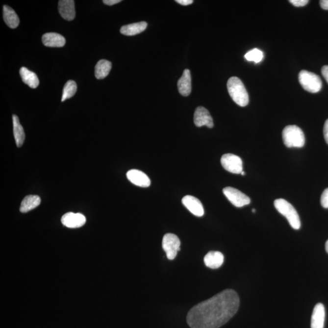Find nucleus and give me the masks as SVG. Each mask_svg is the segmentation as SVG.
<instances>
[{"label":"nucleus","instance_id":"dca6fc26","mask_svg":"<svg viewBox=\"0 0 328 328\" xmlns=\"http://www.w3.org/2000/svg\"><path fill=\"white\" fill-rule=\"evenodd\" d=\"M177 88L180 95L183 96H189L191 93L192 77L190 70H184L182 77L178 80Z\"/></svg>","mask_w":328,"mask_h":328},{"label":"nucleus","instance_id":"7ed1b4c3","mask_svg":"<svg viewBox=\"0 0 328 328\" xmlns=\"http://www.w3.org/2000/svg\"><path fill=\"white\" fill-rule=\"evenodd\" d=\"M274 206L278 212L285 217L294 229L299 230L301 227V220L296 208L286 200L277 199L275 200Z\"/></svg>","mask_w":328,"mask_h":328},{"label":"nucleus","instance_id":"5701e85b","mask_svg":"<svg viewBox=\"0 0 328 328\" xmlns=\"http://www.w3.org/2000/svg\"><path fill=\"white\" fill-rule=\"evenodd\" d=\"M112 65L109 61L106 60H99L95 67V76L98 79L101 80L107 77L111 70Z\"/></svg>","mask_w":328,"mask_h":328},{"label":"nucleus","instance_id":"4be33fe9","mask_svg":"<svg viewBox=\"0 0 328 328\" xmlns=\"http://www.w3.org/2000/svg\"><path fill=\"white\" fill-rule=\"evenodd\" d=\"M14 126V135L15 142L18 147H20L24 145L25 139V133L24 128L20 124L18 116L14 114L12 116Z\"/></svg>","mask_w":328,"mask_h":328},{"label":"nucleus","instance_id":"9d476101","mask_svg":"<svg viewBox=\"0 0 328 328\" xmlns=\"http://www.w3.org/2000/svg\"><path fill=\"white\" fill-rule=\"evenodd\" d=\"M182 202L193 215L198 217H202L204 215V207L202 202L198 198L193 196L187 195L182 198Z\"/></svg>","mask_w":328,"mask_h":328},{"label":"nucleus","instance_id":"a878e982","mask_svg":"<svg viewBox=\"0 0 328 328\" xmlns=\"http://www.w3.org/2000/svg\"><path fill=\"white\" fill-rule=\"evenodd\" d=\"M320 202L322 207L325 208H328V188L325 189L323 192L320 199Z\"/></svg>","mask_w":328,"mask_h":328},{"label":"nucleus","instance_id":"c85d7f7f","mask_svg":"<svg viewBox=\"0 0 328 328\" xmlns=\"http://www.w3.org/2000/svg\"><path fill=\"white\" fill-rule=\"evenodd\" d=\"M322 74L328 83V65H325L322 68Z\"/></svg>","mask_w":328,"mask_h":328},{"label":"nucleus","instance_id":"f8f14e48","mask_svg":"<svg viewBox=\"0 0 328 328\" xmlns=\"http://www.w3.org/2000/svg\"><path fill=\"white\" fill-rule=\"evenodd\" d=\"M128 179L133 184L141 187H148L151 184V179L146 174L138 170H129L126 174Z\"/></svg>","mask_w":328,"mask_h":328},{"label":"nucleus","instance_id":"393cba45","mask_svg":"<svg viewBox=\"0 0 328 328\" xmlns=\"http://www.w3.org/2000/svg\"><path fill=\"white\" fill-rule=\"evenodd\" d=\"M246 59L249 62H254L256 63H260L263 59V52L257 48H255L249 51L245 55Z\"/></svg>","mask_w":328,"mask_h":328},{"label":"nucleus","instance_id":"bb28decb","mask_svg":"<svg viewBox=\"0 0 328 328\" xmlns=\"http://www.w3.org/2000/svg\"><path fill=\"white\" fill-rule=\"evenodd\" d=\"M290 2L296 7H303L308 3V0H290Z\"/></svg>","mask_w":328,"mask_h":328},{"label":"nucleus","instance_id":"f704fd0d","mask_svg":"<svg viewBox=\"0 0 328 328\" xmlns=\"http://www.w3.org/2000/svg\"><path fill=\"white\" fill-rule=\"evenodd\" d=\"M252 211H253V213H255V209H253Z\"/></svg>","mask_w":328,"mask_h":328},{"label":"nucleus","instance_id":"0eeeda50","mask_svg":"<svg viewBox=\"0 0 328 328\" xmlns=\"http://www.w3.org/2000/svg\"><path fill=\"white\" fill-rule=\"evenodd\" d=\"M221 163L224 169L234 174H241L243 172V161L235 154H224L221 159Z\"/></svg>","mask_w":328,"mask_h":328},{"label":"nucleus","instance_id":"c756f323","mask_svg":"<svg viewBox=\"0 0 328 328\" xmlns=\"http://www.w3.org/2000/svg\"><path fill=\"white\" fill-rule=\"evenodd\" d=\"M121 1V0H104L103 2L104 4L108 5V6H113V5L118 4Z\"/></svg>","mask_w":328,"mask_h":328},{"label":"nucleus","instance_id":"f03ea898","mask_svg":"<svg viewBox=\"0 0 328 328\" xmlns=\"http://www.w3.org/2000/svg\"><path fill=\"white\" fill-rule=\"evenodd\" d=\"M227 86L231 98L237 105L243 107L248 105L249 98L248 91L240 78L236 77L230 78Z\"/></svg>","mask_w":328,"mask_h":328},{"label":"nucleus","instance_id":"f3484780","mask_svg":"<svg viewBox=\"0 0 328 328\" xmlns=\"http://www.w3.org/2000/svg\"><path fill=\"white\" fill-rule=\"evenodd\" d=\"M223 254L218 251H210L204 256L205 265L208 268L216 269L220 268L224 263Z\"/></svg>","mask_w":328,"mask_h":328},{"label":"nucleus","instance_id":"6ab92c4d","mask_svg":"<svg viewBox=\"0 0 328 328\" xmlns=\"http://www.w3.org/2000/svg\"><path fill=\"white\" fill-rule=\"evenodd\" d=\"M147 24L146 22L129 24L121 27V33L126 36H133L144 32L146 29Z\"/></svg>","mask_w":328,"mask_h":328},{"label":"nucleus","instance_id":"423d86ee","mask_svg":"<svg viewBox=\"0 0 328 328\" xmlns=\"http://www.w3.org/2000/svg\"><path fill=\"white\" fill-rule=\"evenodd\" d=\"M180 241L176 235L173 233H167L164 236L162 240V248H163L167 257L170 260H174L180 251Z\"/></svg>","mask_w":328,"mask_h":328},{"label":"nucleus","instance_id":"412c9836","mask_svg":"<svg viewBox=\"0 0 328 328\" xmlns=\"http://www.w3.org/2000/svg\"><path fill=\"white\" fill-rule=\"evenodd\" d=\"M41 202V199L37 195H28L22 201L20 210L22 213H27L38 207Z\"/></svg>","mask_w":328,"mask_h":328},{"label":"nucleus","instance_id":"aec40b11","mask_svg":"<svg viewBox=\"0 0 328 328\" xmlns=\"http://www.w3.org/2000/svg\"><path fill=\"white\" fill-rule=\"evenodd\" d=\"M3 19L6 24L10 28L15 29L19 26L20 20L19 17L11 7L4 5L3 6Z\"/></svg>","mask_w":328,"mask_h":328},{"label":"nucleus","instance_id":"a211bd4d","mask_svg":"<svg viewBox=\"0 0 328 328\" xmlns=\"http://www.w3.org/2000/svg\"><path fill=\"white\" fill-rule=\"evenodd\" d=\"M20 75L22 78L23 82L30 88L35 89L39 85V80L36 74L29 71L25 67H22L20 70Z\"/></svg>","mask_w":328,"mask_h":328},{"label":"nucleus","instance_id":"9b49d317","mask_svg":"<svg viewBox=\"0 0 328 328\" xmlns=\"http://www.w3.org/2000/svg\"><path fill=\"white\" fill-rule=\"evenodd\" d=\"M61 221L66 227L75 228L82 227L86 220L85 216L81 213L69 212L63 216Z\"/></svg>","mask_w":328,"mask_h":328},{"label":"nucleus","instance_id":"2eb2a0df","mask_svg":"<svg viewBox=\"0 0 328 328\" xmlns=\"http://www.w3.org/2000/svg\"><path fill=\"white\" fill-rule=\"evenodd\" d=\"M42 42L47 47L61 48L64 47L66 40L64 37L57 33L50 32L43 35Z\"/></svg>","mask_w":328,"mask_h":328},{"label":"nucleus","instance_id":"2f4dec72","mask_svg":"<svg viewBox=\"0 0 328 328\" xmlns=\"http://www.w3.org/2000/svg\"><path fill=\"white\" fill-rule=\"evenodd\" d=\"M320 4L323 9L328 10V0H321Z\"/></svg>","mask_w":328,"mask_h":328},{"label":"nucleus","instance_id":"39448f33","mask_svg":"<svg viewBox=\"0 0 328 328\" xmlns=\"http://www.w3.org/2000/svg\"><path fill=\"white\" fill-rule=\"evenodd\" d=\"M299 82L304 90L311 93H317L321 90V78L315 74L306 70H302L299 75Z\"/></svg>","mask_w":328,"mask_h":328},{"label":"nucleus","instance_id":"7c9ffc66","mask_svg":"<svg viewBox=\"0 0 328 328\" xmlns=\"http://www.w3.org/2000/svg\"><path fill=\"white\" fill-rule=\"evenodd\" d=\"M177 3L183 5V6H188L193 3L192 0H177Z\"/></svg>","mask_w":328,"mask_h":328},{"label":"nucleus","instance_id":"1a4fd4ad","mask_svg":"<svg viewBox=\"0 0 328 328\" xmlns=\"http://www.w3.org/2000/svg\"><path fill=\"white\" fill-rule=\"evenodd\" d=\"M194 123L195 126L198 127L206 126L208 128H212L214 126L213 119L209 111L203 106H198L196 109L194 114Z\"/></svg>","mask_w":328,"mask_h":328},{"label":"nucleus","instance_id":"f257e3e1","mask_svg":"<svg viewBox=\"0 0 328 328\" xmlns=\"http://www.w3.org/2000/svg\"><path fill=\"white\" fill-rule=\"evenodd\" d=\"M239 306L237 293L226 289L193 306L188 312L187 322L191 328H219L232 319Z\"/></svg>","mask_w":328,"mask_h":328},{"label":"nucleus","instance_id":"cd10ccee","mask_svg":"<svg viewBox=\"0 0 328 328\" xmlns=\"http://www.w3.org/2000/svg\"><path fill=\"white\" fill-rule=\"evenodd\" d=\"M324 134L327 143L328 144V119L325 122L324 128Z\"/></svg>","mask_w":328,"mask_h":328},{"label":"nucleus","instance_id":"473e14b6","mask_svg":"<svg viewBox=\"0 0 328 328\" xmlns=\"http://www.w3.org/2000/svg\"><path fill=\"white\" fill-rule=\"evenodd\" d=\"M325 249L328 253V240L327 241L326 244H325Z\"/></svg>","mask_w":328,"mask_h":328},{"label":"nucleus","instance_id":"4468645a","mask_svg":"<svg viewBox=\"0 0 328 328\" xmlns=\"http://www.w3.org/2000/svg\"><path fill=\"white\" fill-rule=\"evenodd\" d=\"M325 309L324 305L318 303L315 305L311 317V328H324Z\"/></svg>","mask_w":328,"mask_h":328},{"label":"nucleus","instance_id":"ddd939ff","mask_svg":"<svg viewBox=\"0 0 328 328\" xmlns=\"http://www.w3.org/2000/svg\"><path fill=\"white\" fill-rule=\"evenodd\" d=\"M58 11L67 21H72L76 17L75 2L73 0H60L58 2Z\"/></svg>","mask_w":328,"mask_h":328},{"label":"nucleus","instance_id":"20e7f679","mask_svg":"<svg viewBox=\"0 0 328 328\" xmlns=\"http://www.w3.org/2000/svg\"><path fill=\"white\" fill-rule=\"evenodd\" d=\"M283 140L288 148H302L304 146L305 137L303 131L296 126H288L284 128Z\"/></svg>","mask_w":328,"mask_h":328},{"label":"nucleus","instance_id":"72a5a7b5","mask_svg":"<svg viewBox=\"0 0 328 328\" xmlns=\"http://www.w3.org/2000/svg\"><path fill=\"white\" fill-rule=\"evenodd\" d=\"M241 175H243V176H245V175H246L245 172L243 171L242 172H241Z\"/></svg>","mask_w":328,"mask_h":328},{"label":"nucleus","instance_id":"6e6552de","mask_svg":"<svg viewBox=\"0 0 328 328\" xmlns=\"http://www.w3.org/2000/svg\"><path fill=\"white\" fill-rule=\"evenodd\" d=\"M223 192L228 200L236 207H242L251 203L250 198L248 196L235 188L225 187Z\"/></svg>","mask_w":328,"mask_h":328},{"label":"nucleus","instance_id":"b1692460","mask_svg":"<svg viewBox=\"0 0 328 328\" xmlns=\"http://www.w3.org/2000/svg\"><path fill=\"white\" fill-rule=\"evenodd\" d=\"M77 84L73 80H69L63 88L62 101L72 98L77 92Z\"/></svg>","mask_w":328,"mask_h":328}]
</instances>
